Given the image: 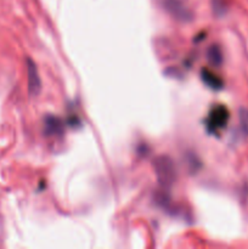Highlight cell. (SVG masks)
<instances>
[{
    "mask_svg": "<svg viewBox=\"0 0 248 249\" xmlns=\"http://www.w3.org/2000/svg\"><path fill=\"white\" fill-rule=\"evenodd\" d=\"M156 178L163 189H169L177 180V169L174 160L169 156H158L153 160Z\"/></svg>",
    "mask_w": 248,
    "mask_h": 249,
    "instance_id": "obj_1",
    "label": "cell"
},
{
    "mask_svg": "<svg viewBox=\"0 0 248 249\" xmlns=\"http://www.w3.org/2000/svg\"><path fill=\"white\" fill-rule=\"evenodd\" d=\"M162 9L177 21L186 23L192 21L194 14L182 0H158Z\"/></svg>",
    "mask_w": 248,
    "mask_h": 249,
    "instance_id": "obj_2",
    "label": "cell"
},
{
    "mask_svg": "<svg viewBox=\"0 0 248 249\" xmlns=\"http://www.w3.org/2000/svg\"><path fill=\"white\" fill-rule=\"evenodd\" d=\"M230 112L224 105H215L212 107L209 116L207 118V129L211 134H216L223 130L229 123Z\"/></svg>",
    "mask_w": 248,
    "mask_h": 249,
    "instance_id": "obj_3",
    "label": "cell"
},
{
    "mask_svg": "<svg viewBox=\"0 0 248 249\" xmlns=\"http://www.w3.org/2000/svg\"><path fill=\"white\" fill-rule=\"evenodd\" d=\"M27 79H28V92L32 96L40 94L41 80L38 67L32 58H27Z\"/></svg>",
    "mask_w": 248,
    "mask_h": 249,
    "instance_id": "obj_4",
    "label": "cell"
},
{
    "mask_svg": "<svg viewBox=\"0 0 248 249\" xmlns=\"http://www.w3.org/2000/svg\"><path fill=\"white\" fill-rule=\"evenodd\" d=\"M44 133L48 136L61 135L63 133V123L58 117L55 116H46L44 118Z\"/></svg>",
    "mask_w": 248,
    "mask_h": 249,
    "instance_id": "obj_5",
    "label": "cell"
},
{
    "mask_svg": "<svg viewBox=\"0 0 248 249\" xmlns=\"http://www.w3.org/2000/svg\"><path fill=\"white\" fill-rule=\"evenodd\" d=\"M201 79L203 80L207 87L213 90H220L224 87V80L218 74H215L213 71L206 67L201 70Z\"/></svg>",
    "mask_w": 248,
    "mask_h": 249,
    "instance_id": "obj_6",
    "label": "cell"
},
{
    "mask_svg": "<svg viewBox=\"0 0 248 249\" xmlns=\"http://www.w3.org/2000/svg\"><path fill=\"white\" fill-rule=\"evenodd\" d=\"M207 57H208L209 62L215 66V67H219L223 63V53H221V49L218 45H212L208 49Z\"/></svg>",
    "mask_w": 248,
    "mask_h": 249,
    "instance_id": "obj_7",
    "label": "cell"
},
{
    "mask_svg": "<svg viewBox=\"0 0 248 249\" xmlns=\"http://www.w3.org/2000/svg\"><path fill=\"white\" fill-rule=\"evenodd\" d=\"M238 118H240V128L243 135L248 136V109L240 108L238 111Z\"/></svg>",
    "mask_w": 248,
    "mask_h": 249,
    "instance_id": "obj_8",
    "label": "cell"
},
{
    "mask_svg": "<svg viewBox=\"0 0 248 249\" xmlns=\"http://www.w3.org/2000/svg\"><path fill=\"white\" fill-rule=\"evenodd\" d=\"M213 10L216 15H224L228 10L225 0H213Z\"/></svg>",
    "mask_w": 248,
    "mask_h": 249,
    "instance_id": "obj_9",
    "label": "cell"
},
{
    "mask_svg": "<svg viewBox=\"0 0 248 249\" xmlns=\"http://www.w3.org/2000/svg\"><path fill=\"white\" fill-rule=\"evenodd\" d=\"M169 201H170V197L167 196L164 192H163V194H159L157 197H156V202H157L160 207H164V208L169 204Z\"/></svg>",
    "mask_w": 248,
    "mask_h": 249,
    "instance_id": "obj_10",
    "label": "cell"
}]
</instances>
